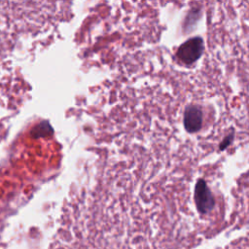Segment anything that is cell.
Returning <instances> with one entry per match:
<instances>
[{
	"instance_id": "obj_1",
	"label": "cell",
	"mask_w": 249,
	"mask_h": 249,
	"mask_svg": "<svg viewBox=\"0 0 249 249\" xmlns=\"http://www.w3.org/2000/svg\"><path fill=\"white\" fill-rule=\"evenodd\" d=\"M204 50L203 40L200 37H193L184 42L177 50V57L185 64L194 63L202 54Z\"/></svg>"
},
{
	"instance_id": "obj_2",
	"label": "cell",
	"mask_w": 249,
	"mask_h": 249,
	"mask_svg": "<svg viewBox=\"0 0 249 249\" xmlns=\"http://www.w3.org/2000/svg\"><path fill=\"white\" fill-rule=\"evenodd\" d=\"M195 200L197 210L201 214H206L210 212L214 207V197L203 179H199L196 184Z\"/></svg>"
},
{
	"instance_id": "obj_3",
	"label": "cell",
	"mask_w": 249,
	"mask_h": 249,
	"mask_svg": "<svg viewBox=\"0 0 249 249\" xmlns=\"http://www.w3.org/2000/svg\"><path fill=\"white\" fill-rule=\"evenodd\" d=\"M202 125V111L196 105H189L184 112V127L188 132H196Z\"/></svg>"
},
{
	"instance_id": "obj_4",
	"label": "cell",
	"mask_w": 249,
	"mask_h": 249,
	"mask_svg": "<svg viewBox=\"0 0 249 249\" xmlns=\"http://www.w3.org/2000/svg\"><path fill=\"white\" fill-rule=\"evenodd\" d=\"M232 138H233V132H231V134H229V135L222 141V143L220 144V150L226 149V148L231 143Z\"/></svg>"
}]
</instances>
